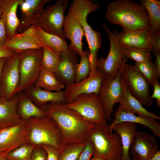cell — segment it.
<instances>
[{
  "label": "cell",
  "mask_w": 160,
  "mask_h": 160,
  "mask_svg": "<svg viewBox=\"0 0 160 160\" xmlns=\"http://www.w3.org/2000/svg\"><path fill=\"white\" fill-rule=\"evenodd\" d=\"M65 103H48L41 108L45 115L53 119L61 132L64 146L86 143L89 132L96 125L68 109Z\"/></svg>",
  "instance_id": "cell-1"
},
{
  "label": "cell",
  "mask_w": 160,
  "mask_h": 160,
  "mask_svg": "<svg viewBox=\"0 0 160 160\" xmlns=\"http://www.w3.org/2000/svg\"><path fill=\"white\" fill-rule=\"evenodd\" d=\"M105 16L110 23L133 31L151 29L148 12L142 5L130 0H117L106 7Z\"/></svg>",
  "instance_id": "cell-2"
},
{
  "label": "cell",
  "mask_w": 160,
  "mask_h": 160,
  "mask_svg": "<svg viewBox=\"0 0 160 160\" xmlns=\"http://www.w3.org/2000/svg\"><path fill=\"white\" fill-rule=\"evenodd\" d=\"M76 14L83 28L89 49L91 71L96 69L98 52L102 44L101 35L94 30L87 21L88 15L100 8V5L90 0H73L70 5Z\"/></svg>",
  "instance_id": "cell-3"
},
{
  "label": "cell",
  "mask_w": 160,
  "mask_h": 160,
  "mask_svg": "<svg viewBox=\"0 0 160 160\" xmlns=\"http://www.w3.org/2000/svg\"><path fill=\"white\" fill-rule=\"evenodd\" d=\"M31 131L28 144L35 146L48 145L61 152L63 149L60 130L55 121L47 116L28 120Z\"/></svg>",
  "instance_id": "cell-4"
},
{
  "label": "cell",
  "mask_w": 160,
  "mask_h": 160,
  "mask_svg": "<svg viewBox=\"0 0 160 160\" xmlns=\"http://www.w3.org/2000/svg\"><path fill=\"white\" fill-rule=\"evenodd\" d=\"M87 138L94 146L93 157L107 160H121L122 146L121 138L117 133L110 134L106 128L96 125L89 132Z\"/></svg>",
  "instance_id": "cell-5"
},
{
  "label": "cell",
  "mask_w": 160,
  "mask_h": 160,
  "mask_svg": "<svg viewBox=\"0 0 160 160\" xmlns=\"http://www.w3.org/2000/svg\"><path fill=\"white\" fill-rule=\"evenodd\" d=\"M65 105L66 108L76 111L89 121L107 129L108 125L99 95L94 93L81 94Z\"/></svg>",
  "instance_id": "cell-6"
},
{
  "label": "cell",
  "mask_w": 160,
  "mask_h": 160,
  "mask_svg": "<svg viewBox=\"0 0 160 160\" xmlns=\"http://www.w3.org/2000/svg\"><path fill=\"white\" fill-rule=\"evenodd\" d=\"M43 48L29 49L20 53V79L16 94L35 84L42 68Z\"/></svg>",
  "instance_id": "cell-7"
},
{
  "label": "cell",
  "mask_w": 160,
  "mask_h": 160,
  "mask_svg": "<svg viewBox=\"0 0 160 160\" xmlns=\"http://www.w3.org/2000/svg\"><path fill=\"white\" fill-rule=\"evenodd\" d=\"M124 62L119 70L120 77L129 92L142 105L151 106L150 84L134 65Z\"/></svg>",
  "instance_id": "cell-8"
},
{
  "label": "cell",
  "mask_w": 160,
  "mask_h": 160,
  "mask_svg": "<svg viewBox=\"0 0 160 160\" xmlns=\"http://www.w3.org/2000/svg\"><path fill=\"white\" fill-rule=\"evenodd\" d=\"M69 4L68 0H58L53 5L43 9L34 24L44 31L65 39L63 27L64 13Z\"/></svg>",
  "instance_id": "cell-9"
},
{
  "label": "cell",
  "mask_w": 160,
  "mask_h": 160,
  "mask_svg": "<svg viewBox=\"0 0 160 160\" xmlns=\"http://www.w3.org/2000/svg\"><path fill=\"white\" fill-rule=\"evenodd\" d=\"M103 27L106 31L110 42V49L108 55L105 58L98 59L96 69L103 73L105 76L115 77L123 64L127 59L124 55L123 46L118 42L116 37V30L111 32L105 24Z\"/></svg>",
  "instance_id": "cell-10"
},
{
  "label": "cell",
  "mask_w": 160,
  "mask_h": 160,
  "mask_svg": "<svg viewBox=\"0 0 160 160\" xmlns=\"http://www.w3.org/2000/svg\"><path fill=\"white\" fill-rule=\"evenodd\" d=\"M30 131L28 120L21 119L17 124L0 130V154L6 157L11 152L28 144Z\"/></svg>",
  "instance_id": "cell-11"
},
{
  "label": "cell",
  "mask_w": 160,
  "mask_h": 160,
  "mask_svg": "<svg viewBox=\"0 0 160 160\" xmlns=\"http://www.w3.org/2000/svg\"><path fill=\"white\" fill-rule=\"evenodd\" d=\"M19 61L20 53H15L5 62L0 77V97L10 100L16 94L20 79Z\"/></svg>",
  "instance_id": "cell-12"
},
{
  "label": "cell",
  "mask_w": 160,
  "mask_h": 160,
  "mask_svg": "<svg viewBox=\"0 0 160 160\" xmlns=\"http://www.w3.org/2000/svg\"><path fill=\"white\" fill-rule=\"evenodd\" d=\"M123 93L119 70L114 78L105 76L103 80L99 95L107 120L110 121L115 103H119Z\"/></svg>",
  "instance_id": "cell-13"
},
{
  "label": "cell",
  "mask_w": 160,
  "mask_h": 160,
  "mask_svg": "<svg viewBox=\"0 0 160 160\" xmlns=\"http://www.w3.org/2000/svg\"><path fill=\"white\" fill-rule=\"evenodd\" d=\"M63 31L65 39H68L70 41L69 48L80 57L82 56L84 51L82 39L85 36L84 32L76 14L70 6L67 15L65 16Z\"/></svg>",
  "instance_id": "cell-14"
},
{
  "label": "cell",
  "mask_w": 160,
  "mask_h": 160,
  "mask_svg": "<svg viewBox=\"0 0 160 160\" xmlns=\"http://www.w3.org/2000/svg\"><path fill=\"white\" fill-rule=\"evenodd\" d=\"M105 76L103 73L96 69L91 72L89 76L85 79L66 86L64 91L66 103L71 102L77 96L82 94L94 93L99 95L103 80Z\"/></svg>",
  "instance_id": "cell-15"
},
{
  "label": "cell",
  "mask_w": 160,
  "mask_h": 160,
  "mask_svg": "<svg viewBox=\"0 0 160 160\" xmlns=\"http://www.w3.org/2000/svg\"><path fill=\"white\" fill-rule=\"evenodd\" d=\"M159 150L156 138L141 131L138 132L135 135L129 151L132 160H150Z\"/></svg>",
  "instance_id": "cell-16"
},
{
  "label": "cell",
  "mask_w": 160,
  "mask_h": 160,
  "mask_svg": "<svg viewBox=\"0 0 160 160\" xmlns=\"http://www.w3.org/2000/svg\"><path fill=\"white\" fill-rule=\"evenodd\" d=\"M78 64L76 54L69 48L60 52V61L55 74L65 86L75 83Z\"/></svg>",
  "instance_id": "cell-17"
},
{
  "label": "cell",
  "mask_w": 160,
  "mask_h": 160,
  "mask_svg": "<svg viewBox=\"0 0 160 160\" xmlns=\"http://www.w3.org/2000/svg\"><path fill=\"white\" fill-rule=\"evenodd\" d=\"M117 39L122 46L148 49L151 51L153 33L151 29L130 31L124 30L116 33Z\"/></svg>",
  "instance_id": "cell-18"
},
{
  "label": "cell",
  "mask_w": 160,
  "mask_h": 160,
  "mask_svg": "<svg viewBox=\"0 0 160 160\" xmlns=\"http://www.w3.org/2000/svg\"><path fill=\"white\" fill-rule=\"evenodd\" d=\"M51 0H21L19 6L21 16L17 30L21 33L34 25L39 17L45 4Z\"/></svg>",
  "instance_id": "cell-19"
},
{
  "label": "cell",
  "mask_w": 160,
  "mask_h": 160,
  "mask_svg": "<svg viewBox=\"0 0 160 160\" xmlns=\"http://www.w3.org/2000/svg\"><path fill=\"white\" fill-rule=\"evenodd\" d=\"M114 120L108 125L107 130L110 134H112V129L116 124L123 122L139 123L146 126L153 131L154 134L160 137V124L156 119L147 117L136 116L135 114L127 112L120 105L115 113Z\"/></svg>",
  "instance_id": "cell-20"
},
{
  "label": "cell",
  "mask_w": 160,
  "mask_h": 160,
  "mask_svg": "<svg viewBox=\"0 0 160 160\" xmlns=\"http://www.w3.org/2000/svg\"><path fill=\"white\" fill-rule=\"evenodd\" d=\"M21 1V0H0V6L2 11L0 17L5 27L7 40L18 33L20 23L17 11Z\"/></svg>",
  "instance_id": "cell-21"
},
{
  "label": "cell",
  "mask_w": 160,
  "mask_h": 160,
  "mask_svg": "<svg viewBox=\"0 0 160 160\" xmlns=\"http://www.w3.org/2000/svg\"><path fill=\"white\" fill-rule=\"evenodd\" d=\"M24 91L34 103L40 108L48 103H66L64 91H48L34 84L29 86Z\"/></svg>",
  "instance_id": "cell-22"
},
{
  "label": "cell",
  "mask_w": 160,
  "mask_h": 160,
  "mask_svg": "<svg viewBox=\"0 0 160 160\" xmlns=\"http://www.w3.org/2000/svg\"><path fill=\"white\" fill-rule=\"evenodd\" d=\"M17 103V94L10 100L0 97V130L15 126L21 121Z\"/></svg>",
  "instance_id": "cell-23"
},
{
  "label": "cell",
  "mask_w": 160,
  "mask_h": 160,
  "mask_svg": "<svg viewBox=\"0 0 160 160\" xmlns=\"http://www.w3.org/2000/svg\"><path fill=\"white\" fill-rule=\"evenodd\" d=\"M123 89V95L120 100L119 105L125 111L134 114L137 113L139 116L147 117L156 119L160 117L154 113L147 110L143 105L129 92L125 84L120 78Z\"/></svg>",
  "instance_id": "cell-24"
},
{
  "label": "cell",
  "mask_w": 160,
  "mask_h": 160,
  "mask_svg": "<svg viewBox=\"0 0 160 160\" xmlns=\"http://www.w3.org/2000/svg\"><path fill=\"white\" fill-rule=\"evenodd\" d=\"M114 130L120 135L122 146V154L121 160H132L129 156V150L133 138L138 132L136 123L123 122L116 125Z\"/></svg>",
  "instance_id": "cell-25"
},
{
  "label": "cell",
  "mask_w": 160,
  "mask_h": 160,
  "mask_svg": "<svg viewBox=\"0 0 160 160\" xmlns=\"http://www.w3.org/2000/svg\"><path fill=\"white\" fill-rule=\"evenodd\" d=\"M34 25L36 36L42 48L54 53L60 52L69 48L65 39L47 32Z\"/></svg>",
  "instance_id": "cell-26"
},
{
  "label": "cell",
  "mask_w": 160,
  "mask_h": 160,
  "mask_svg": "<svg viewBox=\"0 0 160 160\" xmlns=\"http://www.w3.org/2000/svg\"><path fill=\"white\" fill-rule=\"evenodd\" d=\"M17 111L21 119L28 120L32 117L42 118L46 116L42 110L22 92L17 93Z\"/></svg>",
  "instance_id": "cell-27"
},
{
  "label": "cell",
  "mask_w": 160,
  "mask_h": 160,
  "mask_svg": "<svg viewBox=\"0 0 160 160\" xmlns=\"http://www.w3.org/2000/svg\"><path fill=\"white\" fill-rule=\"evenodd\" d=\"M4 46L16 53L42 48L36 35L22 36L18 33L11 39H8Z\"/></svg>",
  "instance_id": "cell-28"
},
{
  "label": "cell",
  "mask_w": 160,
  "mask_h": 160,
  "mask_svg": "<svg viewBox=\"0 0 160 160\" xmlns=\"http://www.w3.org/2000/svg\"><path fill=\"white\" fill-rule=\"evenodd\" d=\"M35 84L38 87L50 92L59 91L65 87L57 79L54 73L42 68Z\"/></svg>",
  "instance_id": "cell-29"
},
{
  "label": "cell",
  "mask_w": 160,
  "mask_h": 160,
  "mask_svg": "<svg viewBox=\"0 0 160 160\" xmlns=\"http://www.w3.org/2000/svg\"><path fill=\"white\" fill-rule=\"evenodd\" d=\"M141 4L146 9L150 22L151 29L153 33L160 31V1L140 0Z\"/></svg>",
  "instance_id": "cell-30"
},
{
  "label": "cell",
  "mask_w": 160,
  "mask_h": 160,
  "mask_svg": "<svg viewBox=\"0 0 160 160\" xmlns=\"http://www.w3.org/2000/svg\"><path fill=\"white\" fill-rule=\"evenodd\" d=\"M125 57L133 60L136 62L152 60L151 51L147 49L123 46Z\"/></svg>",
  "instance_id": "cell-31"
},
{
  "label": "cell",
  "mask_w": 160,
  "mask_h": 160,
  "mask_svg": "<svg viewBox=\"0 0 160 160\" xmlns=\"http://www.w3.org/2000/svg\"><path fill=\"white\" fill-rule=\"evenodd\" d=\"M141 72L150 84L153 86L158 81L160 76L158 74L152 60L143 62H136L134 65Z\"/></svg>",
  "instance_id": "cell-32"
},
{
  "label": "cell",
  "mask_w": 160,
  "mask_h": 160,
  "mask_svg": "<svg viewBox=\"0 0 160 160\" xmlns=\"http://www.w3.org/2000/svg\"><path fill=\"white\" fill-rule=\"evenodd\" d=\"M42 48V68L55 73L60 61V52L54 53L45 48Z\"/></svg>",
  "instance_id": "cell-33"
},
{
  "label": "cell",
  "mask_w": 160,
  "mask_h": 160,
  "mask_svg": "<svg viewBox=\"0 0 160 160\" xmlns=\"http://www.w3.org/2000/svg\"><path fill=\"white\" fill-rule=\"evenodd\" d=\"M89 52L87 50L84 51V55L81 57V60L78 64L76 71L75 83L78 82L87 78L91 71L89 59Z\"/></svg>",
  "instance_id": "cell-34"
},
{
  "label": "cell",
  "mask_w": 160,
  "mask_h": 160,
  "mask_svg": "<svg viewBox=\"0 0 160 160\" xmlns=\"http://www.w3.org/2000/svg\"><path fill=\"white\" fill-rule=\"evenodd\" d=\"M35 145L24 144L9 153L6 156L7 160H31L32 153Z\"/></svg>",
  "instance_id": "cell-35"
},
{
  "label": "cell",
  "mask_w": 160,
  "mask_h": 160,
  "mask_svg": "<svg viewBox=\"0 0 160 160\" xmlns=\"http://www.w3.org/2000/svg\"><path fill=\"white\" fill-rule=\"evenodd\" d=\"M86 143L74 144L64 146L59 160H76L85 145Z\"/></svg>",
  "instance_id": "cell-36"
},
{
  "label": "cell",
  "mask_w": 160,
  "mask_h": 160,
  "mask_svg": "<svg viewBox=\"0 0 160 160\" xmlns=\"http://www.w3.org/2000/svg\"><path fill=\"white\" fill-rule=\"evenodd\" d=\"M94 146L91 140L87 138L85 145L76 160H90L91 157L93 155Z\"/></svg>",
  "instance_id": "cell-37"
},
{
  "label": "cell",
  "mask_w": 160,
  "mask_h": 160,
  "mask_svg": "<svg viewBox=\"0 0 160 160\" xmlns=\"http://www.w3.org/2000/svg\"><path fill=\"white\" fill-rule=\"evenodd\" d=\"M31 160H47L46 151L40 146H35L32 153Z\"/></svg>",
  "instance_id": "cell-38"
},
{
  "label": "cell",
  "mask_w": 160,
  "mask_h": 160,
  "mask_svg": "<svg viewBox=\"0 0 160 160\" xmlns=\"http://www.w3.org/2000/svg\"><path fill=\"white\" fill-rule=\"evenodd\" d=\"M46 151L47 160H59L60 152L56 148L50 145L40 146Z\"/></svg>",
  "instance_id": "cell-39"
},
{
  "label": "cell",
  "mask_w": 160,
  "mask_h": 160,
  "mask_svg": "<svg viewBox=\"0 0 160 160\" xmlns=\"http://www.w3.org/2000/svg\"><path fill=\"white\" fill-rule=\"evenodd\" d=\"M151 52H160V31L153 33V42Z\"/></svg>",
  "instance_id": "cell-40"
},
{
  "label": "cell",
  "mask_w": 160,
  "mask_h": 160,
  "mask_svg": "<svg viewBox=\"0 0 160 160\" xmlns=\"http://www.w3.org/2000/svg\"><path fill=\"white\" fill-rule=\"evenodd\" d=\"M153 86V91L150 98L151 99H155L158 105L160 107V84L159 81L156 82Z\"/></svg>",
  "instance_id": "cell-41"
},
{
  "label": "cell",
  "mask_w": 160,
  "mask_h": 160,
  "mask_svg": "<svg viewBox=\"0 0 160 160\" xmlns=\"http://www.w3.org/2000/svg\"><path fill=\"white\" fill-rule=\"evenodd\" d=\"M7 40L5 27L2 19L0 17V45L4 46Z\"/></svg>",
  "instance_id": "cell-42"
},
{
  "label": "cell",
  "mask_w": 160,
  "mask_h": 160,
  "mask_svg": "<svg viewBox=\"0 0 160 160\" xmlns=\"http://www.w3.org/2000/svg\"><path fill=\"white\" fill-rule=\"evenodd\" d=\"M15 53L4 46L0 45V58H9L14 55Z\"/></svg>",
  "instance_id": "cell-43"
},
{
  "label": "cell",
  "mask_w": 160,
  "mask_h": 160,
  "mask_svg": "<svg viewBox=\"0 0 160 160\" xmlns=\"http://www.w3.org/2000/svg\"><path fill=\"white\" fill-rule=\"evenodd\" d=\"M155 56L156 60L154 63L157 72L160 76V52L154 54Z\"/></svg>",
  "instance_id": "cell-44"
},
{
  "label": "cell",
  "mask_w": 160,
  "mask_h": 160,
  "mask_svg": "<svg viewBox=\"0 0 160 160\" xmlns=\"http://www.w3.org/2000/svg\"><path fill=\"white\" fill-rule=\"evenodd\" d=\"M7 58H0V79L2 69L4 65ZM1 97V91L0 87V97Z\"/></svg>",
  "instance_id": "cell-45"
},
{
  "label": "cell",
  "mask_w": 160,
  "mask_h": 160,
  "mask_svg": "<svg viewBox=\"0 0 160 160\" xmlns=\"http://www.w3.org/2000/svg\"><path fill=\"white\" fill-rule=\"evenodd\" d=\"M150 160H160V151H158Z\"/></svg>",
  "instance_id": "cell-46"
},
{
  "label": "cell",
  "mask_w": 160,
  "mask_h": 160,
  "mask_svg": "<svg viewBox=\"0 0 160 160\" xmlns=\"http://www.w3.org/2000/svg\"><path fill=\"white\" fill-rule=\"evenodd\" d=\"M90 160H107L105 159H103V158L96 157H93Z\"/></svg>",
  "instance_id": "cell-47"
},
{
  "label": "cell",
  "mask_w": 160,
  "mask_h": 160,
  "mask_svg": "<svg viewBox=\"0 0 160 160\" xmlns=\"http://www.w3.org/2000/svg\"><path fill=\"white\" fill-rule=\"evenodd\" d=\"M0 160H7L5 156L0 154Z\"/></svg>",
  "instance_id": "cell-48"
},
{
  "label": "cell",
  "mask_w": 160,
  "mask_h": 160,
  "mask_svg": "<svg viewBox=\"0 0 160 160\" xmlns=\"http://www.w3.org/2000/svg\"><path fill=\"white\" fill-rule=\"evenodd\" d=\"M2 9L1 7L0 6V17L2 15Z\"/></svg>",
  "instance_id": "cell-49"
}]
</instances>
